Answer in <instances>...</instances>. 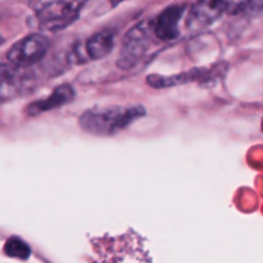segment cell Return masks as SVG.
<instances>
[{"instance_id": "cell-1", "label": "cell", "mask_w": 263, "mask_h": 263, "mask_svg": "<svg viewBox=\"0 0 263 263\" xmlns=\"http://www.w3.org/2000/svg\"><path fill=\"white\" fill-rule=\"evenodd\" d=\"M143 105H109L86 110L79 118L85 133L95 136H112L127 128L138 118L145 116Z\"/></svg>"}, {"instance_id": "cell-2", "label": "cell", "mask_w": 263, "mask_h": 263, "mask_svg": "<svg viewBox=\"0 0 263 263\" xmlns=\"http://www.w3.org/2000/svg\"><path fill=\"white\" fill-rule=\"evenodd\" d=\"M87 0H30L31 9L44 31H61L79 18L80 10Z\"/></svg>"}, {"instance_id": "cell-3", "label": "cell", "mask_w": 263, "mask_h": 263, "mask_svg": "<svg viewBox=\"0 0 263 263\" xmlns=\"http://www.w3.org/2000/svg\"><path fill=\"white\" fill-rule=\"evenodd\" d=\"M154 32V21L145 20L139 22L126 32L122 40L117 66L121 69H130L143 59L144 54L151 48Z\"/></svg>"}, {"instance_id": "cell-4", "label": "cell", "mask_w": 263, "mask_h": 263, "mask_svg": "<svg viewBox=\"0 0 263 263\" xmlns=\"http://www.w3.org/2000/svg\"><path fill=\"white\" fill-rule=\"evenodd\" d=\"M49 49L48 39L40 33H31L13 44L7 51L8 63L20 68H27L40 62Z\"/></svg>"}, {"instance_id": "cell-5", "label": "cell", "mask_w": 263, "mask_h": 263, "mask_svg": "<svg viewBox=\"0 0 263 263\" xmlns=\"http://www.w3.org/2000/svg\"><path fill=\"white\" fill-rule=\"evenodd\" d=\"M225 69V67L218 69V67H212V68H194L192 71L182 72V73L171 74V76H163V74H149L146 77V82L149 86L154 89H167L172 86H180V85L190 84L195 81H210L215 79L217 74Z\"/></svg>"}, {"instance_id": "cell-6", "label": "cell", "mask_w": 263, "mask_h": 263, "mask_svg": "<svg viewBox=\"0 0 263 263\" xmlns=\"http://www.w3.org/2000/svg\"><path fill=\"white\" fill-rule=\"evenodd\" d=\"M185 13V5H170L154 20L156 37L163 41L176 40L180 35L179 25Z\"/></svg>"}, {"instance_id": "cell-7", "label": "cell", "mask_w": 263, "mask_h": 263, "mask_svg": "<svg viewBox=\"0 0 263 263\" xmlns=\"http://www.w3.org/2000/svg\"><path fill=\"white\" fill-rule=\"evenodd\" d=\"M223 13L217 0H198L187 15V26L192 30H203L213 25Z\"/></svg>"}, {"instance_id": "cell-8", "label": "cell", "mask_w": 263, "mask_h": 263, "mask_svg": "<svg viewBox=\"0 0 263 263\" xmlns=\"http://www.w3.org/2000/svg\"><path fill=\"white\" fill-rule=\"evenodd\" d=\"M74 97H76V92H74L73 87H72L71 85H61V86L55 87L54 91L51 92L48 98L31 103V104L26 108V113H27L28 116H31V117L43 115V113L53 110L55 109V108L63 107V105L73 102Z\"/></svg>"}, {"instance_id": "cell-9", "label": "cell", "mask_w": 263, "mask_h": 263, "mask_svg": "<svg viewBox=\"0 0 263 263\" xmlns=\"http://www.w3.org/2000/svg\"><path fill=\"white\" fill-rule=\"evenodd\" d=\"M115 46V33L110 31H100V32L94 33L89 40L84 44L85 53H86L87 59L98 61L112 51Z\"/></svg>"}, {"instance_id": "cell-10", "label": "cell", "mask_w": 263, "mask_h": 263, "mask_svg": "<svg viewBox=\"0 0 263 263\" xmlns=\"http://www.w3.org/2000/svg\"><path fill=\"white\" fill-rule=\"evenodd\" d=\"M4 253L8 257L17 259H27L31 256V248L25 240L17 236H12L5 241L4 246Z\"/></svg>"}, {"instance_id": "cell-11", "label": "cell", "mask_w": 263, "mask_h": 263, "mask_svg": "<svg viewBox=\"0 0 263 263\" xmlns=\"http://www.w3.org/2000/svg\"><path fill=\"white\" fill-rule=\"evenodd\" d=\"M251 0H217L218 4L223 9L225 13H239L241 10H246Z\"/></svg>"}, {"instance_id": "cell-12", "label": "cell", "mask_w": 263, "mask_h": 263, "mask_svg": "<svg viewBox=\"0 0 263 263\" xmlns=\"http://www.w3.org/2000/svg\"><path fill=\"white\" fill-rule=\"evenodd\" d=\"M247 9L253 13H263V0H251Z\"/></svg>"}, {"instance_id": "cell-13", "label": "cell", "mask_w": 263, "mask_h": 263, "mask_svg": "<svg viewBox=\"0 0 263 263\" xmlns=\"http://www.w3.org/2000/svg\"><path fill=\"white\" fill-rule=\"evenodd\" d=\"M123 2H125V0H109V3L112 7H117V5H120L121 3H123Z\"/></svg>"}, {"instance_id": "cell-14", "label": "cell", "mask_w": 263, "mask_h": 263, "mask_svg": "<svg viewBox=\"0 0 263 263\" xmlns=\"http://www.w3.org/2000/svg\"><path fill=\"white\" fill-rule=\"evenodd\" d=\"M262 131H263V120H262Z\"/></svg>"}]
</instances>
